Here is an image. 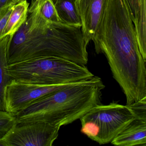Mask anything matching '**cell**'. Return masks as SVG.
Here are the masks:
<instances>
[{"mask_svg": "<svg viewBox=\"0 0 146 146\" xmlns=\"http://www.w3.org/2000/svg\"><path fill=\"white\" fill-rule=\"evenodd\" d=\"M87 46L82 27L48 22L35 6L29 7L27 19L11 39L8 63L56 57L86 65Z\"/></svg>", "mask_w": 146, "mask_h": 146, "instance_id": "obj_2", "label": "cell"}, {"mask_svg": "<svg viewBox=\"0 0 146 146\" xmlns=\"http://www.w3.org/2000/svg\"><path fill=\"white\" fill-rule=\"evenodd\" d=\"M105 85L94 76L56 90L17 113V124L45 123L60 128L79 119L101 104Z\"/></svg>", "mask_w": 146, "mask_h": 146, "instance_id": "obj_3", "label": "cell"}, {"mask_svg": "<svg viewBox=\"0 0 146 146\" xmlns=\"http://www.w3.org/2000/svg\"><path fill=\"white\" fill-rule=\"evenodd\" d=\"M135 27L139 50L146 53V0H122Z\"/></svg>", "mask_w": 146, "mask_h": 146, "instance_id": "obj_9", "label": "cell"}, {"mask_svg": "<svg viewBox=\"0 0 146 146\" xmlns=\"http://www.w3.org/2000/svg\"><path fill=\"white\" fill-rule=\"evenodd\" d=\"M93 42L96 52L106 55L113 78L125 95L126 105L146 97V61L122 0L109 1Z\"/></svg>", "mask_w": 146, "mask_h": 146, "instance_id": "obj_1", "label": "cell"}, {"mask_svg": "<svg viewBox=\"0 0 146 146\" xmlns=\"http://www.w3.org/2000/svg\"><path fill=\"white\" fill-rule=\"evenodd\" d=\"M0 146H7L6 143L3 139H0Z\"/></svg>", "mask_w": 146, "mask_h": 146, "instance_id": "obj_19", "label": "cell"}, {"mask_svg": "<svg viewBox=\"0 0 146 146\" xmlns=\"http://www.w3.org/2000/svg\"><path fill=\"white\" fill-rule=\"evenodd\" d=\"M16 124V114L0 110V139H2Z\"/></svg>", "mask_w": 146, "mask_h": 146, "instance_id": "obj_15", "label": "cell"}, {"mask_svg": "<svg viewBox=\"0 0 146 146\" xmlns=\"http://www.w3.org/2000/svg\"><path fill=\"white\" fill-rule=\"evenodd\" d=\"M12 37L7 36L0 40V110L2 111H5V89L13 80L8 72L9 48Z\"/></svg>", "mask_w": 146, "mask_h": 146, "instance_id": "obj_11", "label": "cell"}, {"mask_svg": "<svg viewBox=\"0 0 146 146\" xmlns=\"http://www.w3.org/2000/svg\"><path fill=\"white\" fill-rule=\"evenodd\" d=\"M76 1L57 0L54 6L61 23L70 26L82 27V20Z\"/></svg>", "mask_w": 146, "mask_h": 146, "instance_id": "obj_13", "label": "cell"}, {"mask_svg": "<svg viewBox=\"0 0 146 146\" xmlns=\"http://www.w3.org/2000/svg\"><path fill=\"white\" fill-rule=\"evenodd\" d=\"M17 2L11 3L0 10V40L2 39V34L7 23L13 7Z\"/></svg>", "mask_w": 146, "mask_h": 146, "instance_id": "obj_17", "label": "cell"}, {"mask_svg": "<svg viewBox=\"0 0 146 146\" xmlns=\"http://www.w3.org/2000/svg\"><path fill=\"white\" fill-rule=\"evenodd\" d=\"M81 131L100 144L111 143L135 117L128 106L113 102L96 105L80 119Z\"/></svg>", "mask_w": 146, "mask_h": 146, "instance_id": "obj_5", "label": "cell"}, {"mask_svg": "<svg viewBox=\"0 0 146 146\" xmlns=\"http://www.w3.org/2000/svg\"><path fill=\"white\" fill-rule=\"evenodd\" d=\"M52 1H53V3H54V4H55L56 1H57V0H52Z\"/></svg>", "mask_w": 146, "mask_h": 146, "instance_id": "obj_20", "label": "cell"}, {"mask_svg": "<svg viewBox=\"0 0 146 146\" xmlns=\"http://www.w3.org/2000/svg\"><path fill=\"white\" fill-rule=\"evenodd\" d=\"M35 6L38 7L41 15L45 19L52 23H60L54 3L52 0H36L29 7Z\"/></svg>", "mask_w": 146, "mask_h": 146, "instance_id": "obj_14", "label": "cell"}, {"mask_svg": "<svg viewBox=\"0 0 146 146\" xmlns=\"http://www.w3.org/2000/svg\"><path fill=\"white\" fill-rule=\"evenodd\" d=\"M111 143L115 146H146V121L135 119Z\"/></svg>", "mask_w": 146, "mask_h": 146, "instance_id": "obj_10", "label": "cell"}, {"mask_svg": "<svg viewBox=\"0 0 146 146\" xmlns=\"http://www.w3.org/2000/svg\"><path fill=\"white\" fill-rule=\"evenodd\" d=\"M59 129L45 123L16 124L2 139L7 146H51Z\"/></svg>", "mask_w": 146, "mask_h": 146, "instance_id": "obj_7", "label": "cell"}, {"mask_svg": "<svg viewBox=\"0 0 146 146\" xmlns=\"http://www.w3.org/2000/svg\"><path fill=\"white\" fill-rule=\"evenodd\" d=\"M136 119L146 121V97L129 105H127Z\"/></svg>", "mask_w": 146, "mask_h": 146, "instance_id": "obj_16", "label": "cell"}, {"mask_svg": "<svg viewBox=\"0 0 146 146\" xmlns=\"http://www.w3.org/2000/svg\"><path fill=\"white\" fill-rule=\"evenodd\" d=\"M110 0H76L82 22V30L87 45L94 41L100 28Z\"/></svg>", "mask_w": 146, "mask_h": 146, "instance_id": "obj_8", "label": "cell"}, {"mask_svg": "<svg viewBox=\"0 0 146 146\" xmlns=\"http://www.w3.org/2000/svg\"><path fill=\"white\" fill-rule=\"evenodd\" d=\"M29 6L28 0H23L13 6L3 31L2 39L7 36L13 37L18 31L28 18Z\"/></svg>", "mask_w": 146, "mask_h": 146, "instance_id": "obj_12", "label": "cell"}, {"mask_svg": "<svg viewBox=\"0 0 146 146\" xmlns=\"http://www.w3.org/2000/svg\"><path fill=\"white\" fill-rule=\"evenodd\" d=\"M74 83H76L57 85H39L23 83L13 79L5 89L4 102L5 111L17 114L32 103L56 90Z\"/></svg>", "mask_w": 146, "mask_h": 146, "instance_id": "obj_6", "label": "cell"}, {"mask_svg": "<svg viewBox=\"0 0 146 146\" xmlns=\"http://www.w3.org/2000/svg\"><path fill=\"white\" fill-rule=\"evenodd\" d=\"M23 0H0V10L6 6L10 5L13 2H19Z\"/></svg>", "mask_w": 146, "mask_h": 146, "instance_id": "obj_18", "label": "cell"}, {"mask_svg": "<svg viewBox=\"0 0 146 146\" xmlns=\"http://www.w3.org/2000/svg\"><path fill=\"white\" fill-rule=\"evenodd\" d=\"M8 74L23 83L57 85L78 82L94 77L83 65L62 58L42 57L10 64Z\"/></svg>", "mask_w": 146, "mask_h": 146, "instance_id": "obj_4", "label": "cell"}]
</instances>
